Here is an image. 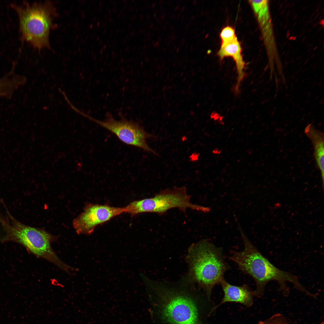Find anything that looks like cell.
<instances>
[{"mask_svg":"<svg viewBox=\"0 0 324 324\" xmlns=\"http://www.w3.org/2000/svg\"><path fill=\"white\" fill-rule=\"evenodd\" d=\"M187 259L190 278L211 298L214 287L220 284L225 272L231 268L222 248L202 240L190 247Z\"/></svg>","mask_w":324,"mask_h":324,"instance_id":"obj_1","label":"cell"},{"mask_svg":"<svg viewBox=\"0 0 324 324\" xmlns=\"http://www.w3.org/2000/svg\"><path fill=\"white\" fill-rule=\"evenodd\" d=\"M161 317L167 324H205L194 298L183 290L151 281Z\"/></svg>","mask_w":324,"mask_h":324,"instance_id":"obj_2","label":"cell"},{"mask_svg":"<svg viewBox=\"0 0 324 324\" xmlns=\"http://www.w3.org/2000/svg\"><path fill=\"white\" fill-rule=\"evenodd\" d=\"M19 21L21 38L34 47L40 49L49 46V35L54 12L49 2L32 5L11 4Z\"/></svg>","mask_w":324,"mask_h":324,"instance_id":"obj_3","label":"cell"},{"mask_svg":"<svg viewBox=\"0 0 324 324\" xmlns=\"http://www.w3.org/2000/svg\"><path fill=\"white\" fill-rule=\"evenodd\" d=\"M8 220L1 219L0 222L9 235L24 245L38 258L52 263L67 272L72 267L63 262L57 256L51 246L56 238L43 229L26 225L16 219L6 210Z\"/></svg>","mask_w":324,"mask_h":324,"instance_id":"obj_4","label":"cell"},{"mask_svg":"<svg viewBox=\"0 0 324 324\" xmlns=\"http://www.w3.org/2000/svg\"><path fill=\"white\" fill-rule=\"evenodd\" d=\"M191 196L187 193L185 186L174 187L161 191L152 197L133 201L124 207L125 213L134 216L144 212L155 213L163 214L169 209L178 208L185 212L190 208L204 213L211 210L206 207L192 203Z\"/></svg>","mask_w":324,"mask_h":324,"instance_id":"obj_5","label":"cell"},{"mask_svg":"<svg viewBox=\"0 0 324 324\" xmlns=\"http://www.w3.org/2000/svg\"><path fill=\"white\" fill-rule=\"evenodd\" d=\"M81 115L112 132L124 143L157 154L146 141L147 139L155 136L146 131L138 122L128 120L122 115H120L119 120H117L109 112L106 113L103 120L96 119L83 112Z\"/></svg>","mask_w":324,"mask_h":324,"instance_id":"obj_6","label":"cell"},{"mask_svg":"<svg viewBox=\"0 0 324 324\" xmlns=\"http://www.w3.org/2000/svg\"><path fill=\"white\" fill-rule=\"evenodd\" d=\"M123 213L124 207L88 203L83 212L74 219L73 226L78 234L91 235L97 226Z\"/></svg>","mask_w":324,"mask_h":324,"instance_id":"obj_7","label":"cell"},{"mask_svg":"<svg viewBox=\"0 0 324 324\" xmlns=\"http://www.w3.org/2000/svg\"><path fill=\"white\" fill-rule=\"evenodd\" d=\"M224 292V296L219 303L215 306V310L220 305L228 302L239 303L247 307H251L254 303L255 296L254 291L252 290L247 285L238 286L232 285L224 279L220 282Z\"/></svg>","mask_w":324,"mask_h":324,"instance_id":"obj_8","label":"cell"},{"mask_svg":"<svg viewBox=\"0 0 324 324\" xmlns=\"http://www.w3.org/2000/svg\"><path fill=\"white\" fill-rule=\"evenodd\" d=\"M242 48L238 38L223 45H221L218 55L221 59L227 57H232L235 61L238 74L236 91H238L240 83L244 76V69L245 63L242 54Z\"/></svg>","mask_w":324,"mask_h":324,"instance_id":"obj_9","label":"cell"},{"mask_svg":"<svg viewBox=\"0 0 324 324\" xmlns=\"http://www.w3.org/2000/svg\"><path fill=\"white\" fill-rule=\"evenodd\" d=\"M304 132L311 141L314 149L315 160L320 171L324 184V134L316 129L311 124L305 128Z\"/></svg>","mask_w":324,"mask_h":324,"instance_id":"obj_10","label":"cell"},{"mask_svg":"<svg viewBox=\"0 0 324 324\" xmlns=\"http://www.w3.org/2000/svg\"><path fill=\"white\" fill-rule=\"evenodd\" d=\"M16 89L15 82L10 75L6 74L0 77V100L11 98Z\"/></svg>","mask_w":324,"mask_h":324,"instance_id":"obj_11","label":"cell"},{"mask_svg":"<svg viewBox=\"0 0 324 324\" xmlns=\"http://www.w3.org/2000/svg\"><path fill=\"white\" fill-rule=\"evenodd\" d=\"M220 37L221 41V45H225L237 38L234 29L228 26L222 30Z\"/></svg>","mask_w":324,"mask_h":324,"instance_id":"obj_12","label":"cell"},{"mask_svg":"<svg viewBox=\"0 0 324 324\" xmlns=\"http://www.w3.org/2000/svg\"><path fill=\"white\" fill-rule=\"evenodd\" d=\"M258 324H290L286 318L282 314H274L269 318L259 322Z\"/></svg>","mask_w":324,"mask_h":324,"instance_id":"obj_13","label":"cell"},{"mask_svg":"<svg viewBox=\"0 0 324 324\" xmlns=\"http://www.w3.org/2000/svg\"><path fill=\"white\" fill-rule=\"evenodd\" d=\"M221 152V150L217 148H214L212 151V153L214 154L219 155Z\"/></svg>","mask_w":324,"mask_h":324,"instance_id":"obj_14","label":"cell"},{"mask_svg":"<svg viewBox=\"0 0 324 324\" xmlns=\"http://www.w3.org/2000/svg\"><path fill=\"white\" fill-rule=\"evenodd\" d=\"M321 324H323V322Z\"/></svg>","mask_w":324,"mask_h":324,"instance_id":"obj_15","label":"cell"}]
</instances>
